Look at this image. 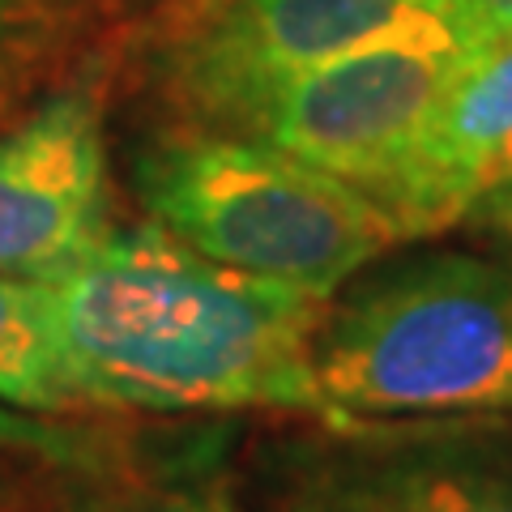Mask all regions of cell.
<instances>
[{
  "label": "cell",
  "mask_w": 512,
  "mask_h": 512,
  "mask_svg": "<svg viewBox=\"0 0 512 512\" xmlns=\"http://www.w3.org/2000/svg\"><path fill=\"white\" fill-rule=\"evenodd\" d=\"M52 73L43 69L35 56H26L22 47H13L5 35H0V120H9V111L18 107L30 90H39V82Z\"/></svg>",
  "instance_id": "4fadbf2b"
},
{
  "label": "cell",
  "mask_w": 512,
  "mask_h": 512,
  "mask_svg": "<svg viewBox=\"0 0 512 512\" xmlns=\"http://www.w3.org/2000/svg\"><path fill=\"white\" fill-rule=\"evenodd\" d=\"M94 431L77 414H39L0 397V457L13 453H69Z\"/></svg>",
  "instance_id": "7c38bea8"
},
{
  "label": "cell",
  "mask_w": 512,
  "mask_h": 512,
  "mask_svg": "<svg viewBox=\"0 0 512 512\" xmlns=\"http://www.w3.org/2000/svg\"><path fill=\"white\" fill-rule=\"evenodd\" d=\"M128 180L150 222L188 248L320 299L406 244L367 192L252 137L158 124Z\"/></svg>",
  "instance_id": "3957f363"
},
{
  "label": "cell",
  "mask_w": 512,
  "mask_h": 512,
  "mask_svg": "<svg viewBox=\"0 0 512 512\" xmlns=\"http://www.w3.org/2000/svg\"><path fill=\"white\" fill-rule=\"evenodd\" d=\"M316 419H512V265L436 248L372 261L312 333Z\"/></svg>",
  "instance_id": "7a4b0ae2"
},
{
  "label": "cell",
  "mask_w": 512,
  "mask_h": 512,
  "mask_svg": "<svg viewBox=\"0 0 512 512\" xmlns=\"http://www.w3.org/2000/svg\"><path fill=\"white\" fill-rule=\"evenodd\" d=\"M474 52L478 47L457 39H389L359 47L299 77L252 141L355 184L389 214L431 116Z\"/></svg>",
  "instance_id": "8992f818"
},
{
  "label": "cell",
  "mask_w": 512,
  "mask_h": 512,
  "mask_svg": "<svg viewBox=\"0 0 512 512\" xmlns=\"http://www.w3.org/2000/svg\"><path fill=\"white\" fill-rule=\"evenodd\" d=\"M111 0H0V35L43 69L69 56L77 35L107 18Z\"/></svg>",
  "instance_id": "8fae6325"
},
{
  "label": "cell",
  "mask_w": 512,
  "mask_h": 512,
  "mask_svg": "<svg viewBox=\"0 0 512 512\" xmlns=\"http://www.w3.org/2000/svg\"><path fill=\"white\" fill-rule=\"evenodd\" d=\"M389 39L487 43L470 0H167L141 82L158 124L256 137L299 77Z\"/></svg>",
  "instance_id": "277c9868"
},
{
  "label": "cell",
  "mask_w": 512,
  "mask_h": 512,
  "mask_svg": "<svg viewBox=\"0 0 512 512\" xmlns=\"http://www.w3.org/2000/svg\"><path fill=\"white\" fill-rule=\"evenodd\" d=\"M244 512H512V419L291 414L239 453Z\"/></svg>",
  "instance_id": "5b68a950"
},
{
  "label": "cell",
  "mask_w": 512,
  "mask_h": 512,
  "mask_svg": "<svg viewBox=\"0 0 512 512\" xmlns=\"http://www.w3.org/2000/svg\"><path fill=\"white\" fill-rule=\"evenodd\" d=\"M470 222H474V227L495 231V235H500L504 244L512 248V184L500 188V192H491V197L470 214Z\"/></svg>",
  "instance_id": "5bb4252c"
},
{
  "label": "cell",
  "mask_w": 512,
  "mask_h": 512,
  "mask_svg": "<svg viewBox=\"0 0 512 512\" xmlns=\"http://www.w3.org/2000/svg\"><path fill=\"white\" fill-rule=\"evenodd\" d=\"M0 397L39 414H82L60 376L47 286L0 278Z\"/></svg>",
  "instance_id": "30bf717a"
},
{
  "label": "cell",
  "mask_w": 512,
  "mask_h": 512,
  "mask_svg": "<svg viewBox=\"0 0 512 512\" xmlns=\"http://www.w3.org/2000/svg\"><path fill=\"white\" fill-rule=\"evenodd\" d=\"M116 231L103 99L60 86L0 128V278L52 286Z\"/></svg>",
  "instance_id": "52a82bcc"
},
{
  "label": "cell",
  "mask_w": 512,
  "mask_h": 512,
  "mask_svg": "<svg viewBox=\"0 0 512 512\" xmlns=\"http://www.w3.org/2000/svg\"><path fill=\"white\" fill-rule=\"evenodd\" d=\"M512 184V35L483 43L440 99L427 137L389 201L402 239H431L470 222Z\"/></svg>",
  "instance_id": "9c48e42d"
},
{
  "label": "cell",
  "mask_w": 512,
  "mask_h": 512,
  "mask_svg": "<svg viewBox=\"0 0 512 512\" xmlns=\"http://www.w3.org/2000/svg\"><path fill=\"white\" fill-rule=\"evenodd\" d=\"M478 26H483L487 43L500 39V35H512V0H470Z\"/></svg>",
  "instance_id": "9a60e30c"
},
{
  "label": "cell",
  "mask_w": 512,
  "mask_h": 512,
  "mask_svg": "<svg viewBox=\"0 0 512 512\" xmlns=\"http://www.w3.org/2000/svg\"><path fill=\"white\" fill-rule=\"evenodd\" d=\"M0 512H244L231 423H94L69 453H18Z\"/></svg>",
  "instance_id": "ba28073f"
},
{
  "label": "cell",
  "mask_w": 512,
  "mask_h": 512,
  "mask_svg": "<svg viewBox=\"0 0 512 512\" xmlns=\"http://www.w3.org/2000/svg\"><path fill=\"white\" fill-rule=\"evenodd\" d=\"M60 376L82 414H308L325 299L210 261L158 222L116 227L47 286Z\"/></svg>",
  "instance_id": "6da1fadb"
}]
</instances>
